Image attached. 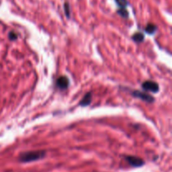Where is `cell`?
Masks as SVG:
<instances>
[{
    "label": "cell",
    "mask_w": 172,
    "mask_h": 172,
    "mask_svg": "<svg viewBox=\"0 0 172 172\" xmlns=\"http://www.w3.org/2000/svg\"><path fill=\"white\" fill-rule=\"evenodd\" d=\"M142 87L143 90L148 92H157L159 91V85L153 81H145L142 83Z\"/></svg>",
    "instance_id": "4"
},
{
    "label": "cell",
    "mask_w": 172,
    "mask_h": 172,
    "mask_svg": "<svg viewBox=\"0 0 172 172\" xmlns=\"http://www.w3.org/2000/svg\"><path fill=\"white\" fill-rule=\"evenodd\" d=\"M132 95L135 98H138L141 100L147 102V103H153L155 101V98H153L151 95H149L147 92H142L139 91H134L132 92Z\"/></svg>",
    "instance_id": "3"
},
{
    "label": "cell",
    "mask_w": 172,
    "mask_h": 172,
    "mask_svg": "<svg viewBox=\"0 0 172 172\" xmlns=\"http://www.w3.org/2000/svg\"><path fill=\"white\" fill-rule=\"evenodd\" d=\"M115 2L118 4V6H119L122 9H126V7L129 4L127 0H115Z\"/></svg>",
    "instance_id": "9"
},
{
    "label": "cell",
    "mask_w": 172,
    "mask_h": 172,
    "mask_svg": "<svg viewBox=\"0 0 172 172\" xmlns=\"http://www.w3.org/2000/svg\"><path fill=\"white\" fill-rule=\"evenodd\" d=\"M69 84H70V81H69L68 77H66L65 76H61L60 77H58L56 80V86L60 90L67 88Z\"/></svg>",
    "instance_id": "5"
},
{
    "label": "cell",
    "mask_w": 172,
    "mask_h": 172,
    "mask_svg": "<svg viewBox=\"0 0 172 172\" xmlns=\"http://www.w3.org/2000/svg\"><path fill=\"white\" fill-rule=\"evenodd\" d=\"M132 39L135 40V42L140 43V42L143 41V39H144V35H143V34L140 33V32H138V33H135V34L133 35Z\"/></svg>",
    "instance_id": "7"
},
{
    "label": "cell",
    "mask_w": 172,
    "mask_h": 172,
    "mask_svg": "<svg viewBox=\"0 0 172 172\" xmlns=\"http://www.w3.org/2000/svg\"><path fill=\"white\" fill-rule=\"evenodd\" d=\"M9 38L10 40H15L17 39V34L15 32H10L9 34Z\"/></svg>",
    "instance_id": "12"
},
{
    "label": "cell",
    "mask_w": 172,
    "mask_h": 172,
    "mask_svg": "<svg viewBox=\"0 0 172 172\" xmlns=\"http://www.w3.org/2000/svg\"><path fill=\"white\" fill-rule=\"evenodd\" d=\"M125 161L133 167H141L144 165V161L139 157L134 156V155H126L124 156Z\"/></svg>",
    "instance_id": "2"
},
{
    "label": "cell",
    "mask_w": 172,
    "mask_h": 172,
    "mask_svg": "<svg viewBox=\"0 0 172 172\" xmlns=\"http://www.w3.org/2000/svg\"><path fill=\"white\" fill-rule=\"evenodd\" d=\"M64 10H65L66 17L70 18V6H69L68 3H65V4H64Z\"/></svg>",
    "instance_id": "11"
},
{
    "label": "cell",
    "mask_w": 172,
    "mask_h": 172,
    "mask_svg": "<svg viewBox=\"0 0 172 172\" xmlns=\"http://www.w3.org/2000/svg\"><path fill=\"white\" fill-rule=\"evenodd\" d=\"M46 152L45 150H36V151H28L21 153L19 156V161L21 163H29L33 161H40L46 157Z\"/></svg>",
    "instance_id": "1"
},
{
    "label": "cell",
    "mask_w": 172,
    "mask_h": 172,
    "mask_svg": "<svg viewBox=\"0 0 172 172\" xmlns=\"http://www.w3.org/2000/svg\"><path fill=\"white\" fill-rule=\"evenodd\" d=\"M156 29H157V27H156V25H155L154 24H148V25H147L146 28H145V31H146L148 34H154V33L156 31Z\"/></svg>",
    "instance_id": "8"
},
{
    "label": "cell",
    "mask_w": 172,
    "mask_h": 172,
    "mask_svg": "<svg viewBox=\"0 0 172 172\" xmlns=\"http://www.w3.org/2000/svg\"><path fill=\"white\" fill-rule=\"evenodd\" d=\"M118 14L120 15L121 17L124 18V19L129 17V12L127 11L126 9H122V8H120V9L118 10Z\"/></svg>",
    "instance_id": "10"
},
{
    "label": "cell",
    "mask_w": 172,
    "mask_h": 172,
    "mask_svg": "<svg viewBox=\"0 0 172 172\" xmlns=\"http://www.w3.org/2000/svg\"><path fill=\"white\" fill-rule=\"evenodd\" d=\"M91 102H92V93L88 92V93H86L83 98H82V101H81L79 104H80L81 106L85 107L89 105L91 103Z\"/></svg>",
    "instance_id": "6"
}]
</instances>
